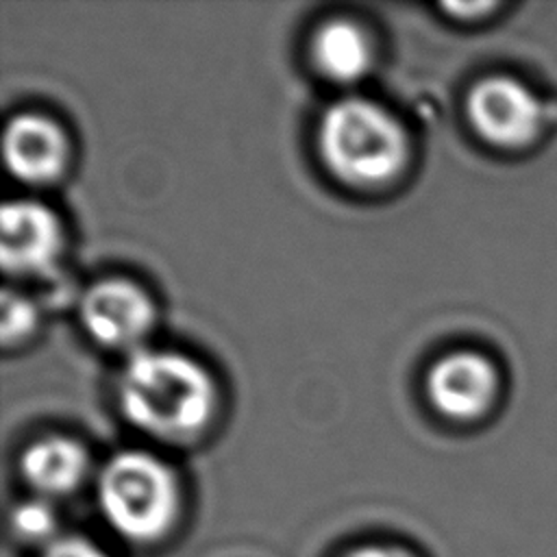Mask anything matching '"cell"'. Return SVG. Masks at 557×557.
Masks as SVG:
<instances>
[{
	"label": "cell",
	"mask_w": 557,
	"mask_h": 557,
	"mask_svg": "<svg viewBox=\"0 0 557 557\" xmlns=\"http://www.w3.org/2000/svg\"><path fill=\"white\" fill-rule=\"evenodd\" d=\"M120 409L152 437H196L211 420L215 385L207 370L183 352L135 350L117 383Z\"/></svg>",
	"instance_id": "1"
},
{
	"label": "cell",
	"mask_w": 557,
	"mask_h": 557,
	"mask_svg": "<svg viewBox=\"0 0 557 557\" xmlns=\"http://www.w3.org/2000/svg\"><path fill=\"white\" fill-rule=\"evenodd\" d=\"M498 387L494 366L479 352H450L442 357L426 376V392L433 407L457 420L481 416L494 400Z\"/></svg>",
	"instance_id": "7"
},
{
	"label": "cell",
	"mask_w": 557,
	"mask_h": 557,
	"mask_svg": "<svg viewBox=\"0 0 557 557\" xmlns=\"http://www.w3.org/2000/svg\"><path fill=\"white\" fill-rule=\"evenodd\" d=\"M9 172L28 185L54 181L67 163V139L48 117L20 113L9 120L2 137Z\"/></svg>",
	"instance_id": "8"
},
{
	"label": "cell",
	"mask_w": 557,
	"mask_h": 557,
	"mask_svg": "<svg viewBox=\"0 0 557 557\" xmlns=\"http://www.w3.org/2000/svg\"><path fill=\"white\" fill-rule=\"evenodd\" d=\"M344 557H416V555L394 544H363L352 548Z\"/></svg>",
	"instance_id": "14"
},
{
	"label": "cell",
	"mask_w": 557,
	"mask_h": 557,
	"mask_svg": "<svg viewBox=\"0 0 557 557\" xmlns=\"http://www.w3.org/2000/svg\"><path fill=\"white\" fill-rule=\"evenodd\" d=\"M468 115L485 141L503 148H520L533 141L542 126L540 100L511 76L479 81L468 96Z\"/></svg>",
	"instance_id": "4"
},
{
	"label": "cell",
	"mask_w": 557,
	"mask_h": 557,
	"mask_svg": "<svg viewBox=\"0 0 557 557\" xmlns=\"http://www.w3.org/2000/svg\"><path fill=\"white\" fill-rule=\"evenodd\" d=\"M107 524L131 542H157L176 522L181 492L172 468L144 450H120L96 481Z\"/></svg>",
	"instance_id": "3"
},
{
	"label": "cell",
	"mask_w": 557,
	"mask_h": 557,
	"mask_svg": "<svg viewBox=\"0 0 557 557\" xmlns=\"http://www.w3.org/2000/svg\"><path fill=\"white\" fill-rule=\"evenodd\" d=\"M0 309H2V322H0V337L2 344L9 346L24 335H28L37 322L35 307L28 298L22 294H15L11 289H2L0 298Z\"/></svg>",
	"instance_id": "12"
},
{
	"label": "cell",
	"mask_w": 557,
	"mask_h": 557,
	"mask_svg": "<svg viewBox=\"0 0 557 557\" xmlns=\"http://www.w3.org/2000/svg\"><path fill=\"white\" fill-rule=\"evenodd\" d=\"M318 150L337 178L372 187L400 172L407 159V135L387 109L348 96L331 102L320 115Z\"/></svg>",
	"instance_id": "2"
},
{
	"label": "cell",
	"mask_w": 557,
	"mask_h": 557,
	"mask_svg": "<svg viewBox=\"0 0 557 557\" xmlns=\"http://www.w3.org/2000/svg\"><path fill=\"white\" fill-rule=\"evenodd\" d=\"M39 557H111V555L89 537L67 535L46 544Z\"/></svg>",
	"instance_id": "13"
},
{
	"label": "cell",
	"mask_w": 557,
	"mask_h": 557,
	"mask_svg": "<svg viewBox=\"0 0 557 557\" xmlns=\"http://www.w3.org/2000/svg\"><path fill=\"white\" fill-rule=\"evenodd\" d=\"M81 322L104 346L128 348L144 339L154 322L148 294L131 281L107 278L94 283L81 298Z\"/></svg>",
	"instance_id": "5"
},
{
	"label": "cell",
	"mask_w": 557,
	"mask_h": 557,
	"mask_svg": "<svg viewBox=\"0 0 557 557\" xmlns=\"http://www.w3.org/2000/svg\"><path fill=\"white\" fill-rule=\"evenodd\" d=\"M20 470L37 496L52 500L81 487L89 470V457L76 440L50 435L24 450Z\"/></svg>",
	"instance_id": "9"
},
{
	"label": "cell",
	"mask_w": 557,
	"mask_h": 557,
	"mask_svg": "<svg viewBox=\"0 0 557 557\" xmlns=\"http://www.w3.org/2000/svg\"><path fill=\"white\" fill-rule=\"evenodd\" d=\"M494 4H485V2H476V4H444V9H448L450 13H476V11H490Z\"/></svg>",
	"instance_id": "15"
},
{
	"label": "cell",
	"mask_w": 557,
	"mask_h": 557,
	"mask_svg": "<svg viewBox=\"0 0 557 557\" xmlns=\"http://www.w3.org/2000/svg\"><path fill=\"white\" fill-rule=\"evenodd\" d=\"M59 518L48 498L35 496L22 500L11 511V529L24 542H54Z\"/></svg>",
	"instance_id": "11"
},
{
	"label": "cell",
	"mask_w": 557,
	"mask_h": 557,
	"mask_svg": "<svg viewBox=\"0 0 557 557\" xmlns=\"http://www.w3.org/2000/svg\"><path fill=\"white\" fill-rule=\"evenodd\" d=\"M61 250V226L52 209L37 200H9L0 209V261L7 274H35L52 265Z\"/></svg>",
	"instance_id": "6"
},
{
	"label": "cell",
	"mask_w": 557,
	"mask_h": 557,
	"mask_svg": "<svg viewBox=\"0 0 557 557\" xmlns=\"http://www.w3.org/2000/svg\"><path fill=\"white\" fill-rule=\"evenodd\" d=\"M311 59L326 78L352 83L368 72L372 50L366 33L355 22L331 20L315 30Z\"/></svg>",
	"instance_id": "10"
}]
</instances>
